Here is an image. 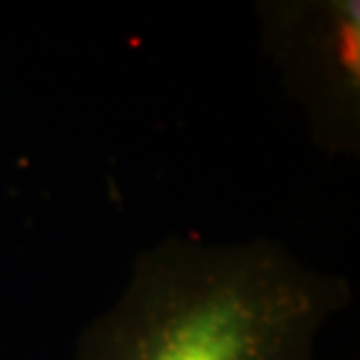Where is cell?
Masks as SVG:
<instances>
[{"instance_id": "1", "label": "cell", "mask_w": 360, "mask_h": 360, "mask_svg": "<svg viewBox=\"0 0 360 360\" xmlns=\"http://www.w3.org/2000/svg\"><path fill=\"white\" fill-rule=\"evenodd\" d=\"M351 302L349 278L269 236L206 243L169 234L136 257L73 360H316L323 328Z\"/></svg>"}, {"instance_id": "2", "label": "cell", "mask_w": 360, "mask_h": 360, "mask_svg": "<svg viewBox=\"0 0 360 360\" xmlns=\"http://www.w3.org/2000/svg\"><path fill=\"white\" fill-rule=\"evenodd\" d=\"M260 49L328 157H360V3L257 0Z\"/></svg>"}]
</instances>
